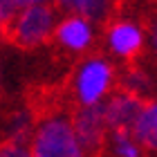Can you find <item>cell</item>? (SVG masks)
I'll return each instance as SVG.
<instances>
[{
  "mask_svg": "<svg viewBox=\"0 0 157 157\" xmlns=\"http://www.w3.org/2000/svg\"><path fill=\"white\" fill-rule=\"evenodd\" d=\"M54 38L59 40V45H63L70 52H83L92 45L94 29H92V23H88L85 18L70 13L63 20H59L54 29Z\"/></svg>",
  "mask_w": 157,
  "mask_h": 157,
  "instance_id": "obj_7",
  "label": "cell"
},
{
  "mask_svg": "<svg viewBox=\"0 0 157 157\" xmlns=\"http://www.w3.org/2000/svg\"><path fill=\"white\" fill-rule=\"evenodd\" d=\"M72 119V128L76 132V139L81 141L83 151L88 153V157H99L105 146V139L110 137V128L105 121V108L103 103L99 105H78L74 110Z\"/></svg>",
  "mask_w": 157,
  "mask_h": 157,
  "instance_id": "obj_4",
  "label": "cell"
},
{
  "mask_svg": "<svg viewBox=\"0 0 157 157\" xmlns=\"http://www.w3.org/2000/svg\"><path fill=\"white\" fill-rule=\"evenodd\" d=\"M148 43H151L153 52L157 54V16L151 20V27H148Z\"/></svg>",
  "mask_w": 157,
  "mask_h": 157,
  "instance_id": "obj_13",
  "label": "cell"
},
{
  "mask_svg": "<svg viewBox=\"0 0 157 157\" xmlns=\"http://www.w3.org/2000/svg\"><path fill=\"white\" fill-rule=\"evenodd\" d=\"M132 137L144 151L157 153V101H146L137 124L132 128Z\"/></svg>",
  "mask_w": 157,
  "mask_h": 157,
  "instance_id": "obj_8",
  "label": "cell"
},
{
  "mask_svg": "<svg viewBox=\"0 0 157 157\" xmlns=\"http://www.w3.org/2000/svg\"><path fill=\"white\" fill-rule=\"evenodd\" d=\"M29 148L34 157H88L81 141L76 139L72 119L61 115H52L38 121Z\"/></svg>",
  "mask_w": 157,
  "mask_h": 157,
  "instance_id": "obj_1",
  "label": "cell"
},
{
  "mask_svg": "<svg viewBox=\"0 0 157 157\" xmlns=\"http://www.w3.org/2000/svg\"><path fill=\"white\" fill-rule=\"evenodd\" d=\"M108 47L112 54H117L119 59H135L146 45V32L144 27L135 20H115L108 27L105 34Z\"/></svg>",
  "mask_w": 157,
  "mask_h": 157,
  "instance_id": "obj_6",
  "label": "cell"
},
{
  "mask_svg": "<svg viewBox=\"0 0 157 157\" xmlns=\"http://www.w3.org/2000/svg\"><path fill=\"white\" fill-rule=\"evenodd\" d=\"M121 85H124L121 90L130 92V94H137V97L141 99L148 90H151V78H148L146 72H141V70H130V72L124 74Z\"/></svg>",
  "mask_w": 157,
  "mask_h": 157,
  "instance_id": "obj_11",
  "label": "cell"
},
{
  "mask_svg": "<svg viewBox=\"0 0 157 157\" xmlns=\"http://www.w3.org/2000/svg\"><path fill=\"white\" fill-rule=\"evenodd\" d=\"M63 9L67 13L85 18L88 23H105L112 11V5L105 0H67L63 2Z\"/></svg>",
  "mask_w": 157,
  "mask_h": 157,
  "instance_id": "obj_9",
  "label": "cell"
},
{
  "mask_svg": "<svg viewBox=\"0 0 157 157\" xmlns=\"http://www.w3.org/2000/svg\"><path fill=\"white\" fill-rule=\"evenodd\" d=\"M144 105H146L144 99H139L137 94H130L126 90H117L115 94H110L103 101L105 121H108L110 132H117V130L132 132V128L137 124Z\"/></svg>",
  "mask_w": 157,
  "mask_h": 157,
  "instance_id": "obj_5",
  "label": "cell"
},
{
  "mask_svg": "<svg viewBox=\"0 0 157 157\" xmlns=\"http://www.w3.org/2000/svg\"><path fill=\"white\" fill-rule=\"evenodd\" d=\"M110 146L115 157H144V148L137 144L132 132H126V130L110 132Z\"/></svg>",
  "mask_w": 157,
  "mask_h": 157,
  "instance_id": "obj_10",
  "label": "cell"
},
{
  "mask_svg": "<svg viewBox=\"0 0 157 157\" xmlns=\"http://www.w3.org/2000/svg\"><path fill=\"white\" fill-rule=\"evenodd\" d=\"M0 157H34L32 148L27 144H16V141H2L0 144Z\"/></svg>",
  "mask_w": 157,
  "mask_h": 157,
  "instance_id": "obj_12",
  "label": "cell"
},
{
  "mask_svg": "<svg viewBox=\"0 0 157 157\" xmlns=\"http://www.w3.org/2000/svg\"><path fill=\"white\" fill-rule=\"evenodd\" d=\"M56 25L59 23H56V11L52 5L29 0L25 5V9L13 18V23L7 27V36L13 45L36 47L52 36Z\"/></svg>",
  "mask_w": 157,
  "mask_h": 157,
  "instance_id": "obj_2",
  "label": "cell"
},
{
  "mask_svg": "<svg viewBox=\"0 0 157 157\" xmlns=\"http://www.w3.org/2000/svg\"><path fill=\"white\" fill-rule=\"evenodd\" d=\"M112 81H115V70L105 59L92 56L83 61L74 76V94L78 105L88 108V105L103 103L105 97H110Z\"/></svg>",
  "mask_w": 157,
  "mask_h": 157,
  "instance_id": "obj_3",
  "label": "cell"
},
{
  "mask_svg": "<svg viewBox=\"0 0 157 157\" xmlns=\"http://www.w3.org/2000/svg\"><path fill=\"white\" fill-rule=\"evenodd\" d=\"M7 29V25H5V20H2V16H0V36H2V32Z\"/></svg>",
  "mask_w": 157,
  "mask_h": 157,
  "instance_id": "obj_14",
  "label": "cell"
}]
</instances>
